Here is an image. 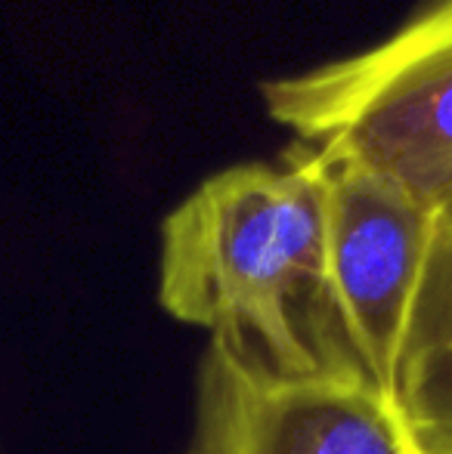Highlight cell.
Here are the masks:
<instances>
[{
    "label": "cell",
    "instance_id": "cell-1",
    "mask_svg": "<svg viewBox=\"0 0 452 454\" xmlns=\"http://www.w3.org/2000/svg\"><path fill=\"white\" fill-rule=\"evenodd\" d=\"M158 303L260 380L369 383L329 270L326 174L301 143L208 176L164 216Z\"/></svg>",
    "mask_w": 452,
    "mask_h": 454
},
{
    "label": "cell",
    "instance_id": "cell-2",
    "mask_svg": "<svg viewBox=\"0 0 452 454\" xmlns=\"http://www.w3.org/2000/svg\"><path fill=\"white\" fill-rule=\"evenodd\" d=\"M273 124L400 185L431 214L452 198V0H424L378 43L260 84Z\"/></svg>",
    "mask_w": 452,
    "mask_h": 454
},
{
    "label": "cell",
    "instance_id": "cell-3",
    "mask_svg": "<svg viewBox=\"0 0 452 454\" xmlns=\"http://www.w3.org/2000/svg\"><path fill=\"white\" fill-rule=\"evenodd\" d=\"M320 161L332 285L362 371L385 395L434 214L378 174L322 155Z\"/></svg>",
    "mask_w": 452,
    "mask_h": 454
},
{
    "label": "cell",
    "instance_id": "cell-4",
    "mask_svg": "<svg viewBox=\"0 0 452 454\" xmlns=\"http://www.w3.org/2000/svg\"><path fill=\"white\" fill-rule=\"evenodd\" d=\"M189 454H412L362 380H260L208 343Z\"/></svg>",
    "mask_w": 452,
    "mask_h": 454
},
{
    "label": "cell",
    "instance_id": "cell-5",
    "mask_svg": "<svg viewBox=\"0 0 452 454\" xmlns=\"http://www.w3.org/2000/svg\"><path fill=\"white\" fill-rule=\"evenodd\" d=\"M385 399L412 454H452V198L434 210Z\"/></svg>",
    "mask_w": 452,
    "mask_h": 454
}]
</instances>
